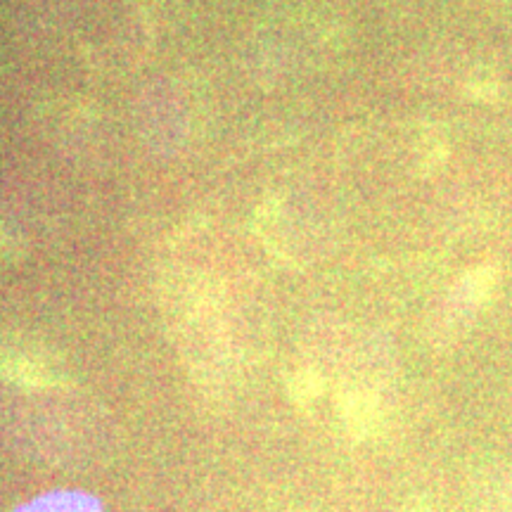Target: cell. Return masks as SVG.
Here are the masks:
<instances>
[{"label": "cell", "instance_id": "cell-1", "mask_svg": "<svg viewBox=\"0 0 512 512\" xmlns=\"http://www.w3.org/2000/svg\"><path fill=\"white\" fill-rule=\"evenodd\" d=\"M470 498L477 512H512V467H477L470 477Z\"/></svg>", "mask_w": 512, "mask_h": 512}, {"label": "cell", "instance_id": "cell-2", "mask_svg": "<svg viewBox=\"0 0 512 512\" xmlns=\"http://www.w3.org/2000/svg\"><path fill=\"white\" fill-rule=\"evenodd\" d=\"M12 512H105L102 501L91 491L53 489L17 505Z\"/></svg>", "mask_w": 512, "mask_h": 512}]
</instances>
